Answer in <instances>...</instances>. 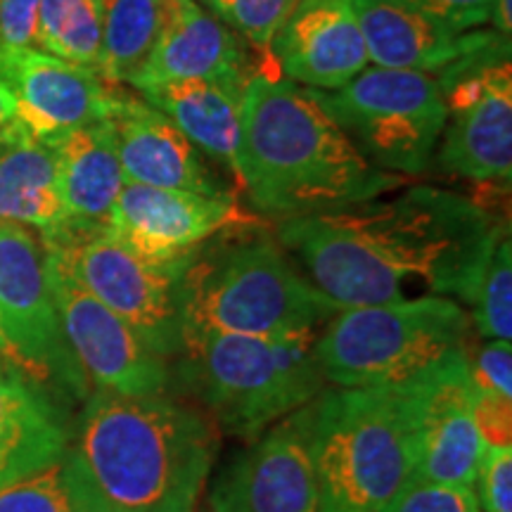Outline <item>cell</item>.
I'll use <instances>...</instances> for the list:
<instances>
[{
	"mask_svg": "<svg viewBox=\"0 0 512 512\" xmlns=\"http://www.w3.org/2000/svg\"><path fill=\"white\" fill-rule=\"evenodd\" d=\"M505 228L460 192L413 185L392 200L280 221L278 242L337 309L432 294L470 304Z\"/></svg>",
	"mask_w": 512,
	"mask_h": 512,
	"instance_id": "cell-1",
	"label": "cell"
},
{
	"mask_svg": "<svg viewBox=\"0 0 512 512\" xmlns=\"http://www.w3.org/2000/svg\"><path fill=\"white\" fill-rule=\"evenodd\" d=\"M235 176L249 200L278 219L361 204L406 185L368 162L311 88L261 69L242 100Z\"/></svg>",
	"mask_w": 512,
	"mask_h": 512,
	"instance_id": "cell-2",
	"label": "cell"
},
{
	"mask_svg": "<svg viewBox=\"0 0 512 512\" xmlns=\"http://www.w3.org/2000/svg\"><path fill=\"white\" fill-rule=\"evenodd\" d=\"M72 451L105 512H195L219 434L200 413L162 394L95 389Z\"/></svg>",
	"mask_w": 512,
	"mask_h": 512,
	"instance_id": "cell-3",
	"label": "cell"
},
{
	"mask_svg": "<svg viewBox=\"0 0 512 512\" xmlns=\"http://www.w3.org/2000/svg\"><path fill=\"white\" fill-rule=\"evenodd\" d=\"M183 342L202 332L242 337L318 335L339 311L294 268L285 247L254 226L230 228L192 256L181 283Z\"/></svg>",
	"mask_w": 512,
	"mask_h": 512,
	"instance_id": "cell-4",
	"label": "cell"
},
{
	"mask_svg": "<svg viewBox=\"0 0 512 512\" xmlns=\"http://www.w3.org/2000/svg\"><path fill=\"white\" fill-rule=\"evenodd\" d=\"M311 456L318 512H382L418 467L411 387L320 392L313 401Z\"/></svg>",
	"mask_w": 512,
	"mask_h": 512,
	"instance_id": "cell-5",
	"label": "cell"
},
{
	"mask_svg": "<svg viewBox=\"0 0 512 512\" xmlns=\"http://www.w3.org/2000/svg\"><path fill=\"white\" fill-rule=\"evenodd\" d=\"M472 320L460 302L418 297L339 309L313 342L325 382L339 389L396 387L465 354Z\"/></svg>",
	"mask_w": 512,
	"mask_h": 512,
	"instance_id": "cell-6",
	"label": "cell"
},
{
	"mask_svg": "<svg viewBox=\"0 0 512 512\" xmlns=\"http://www.w3.org/2000/svg\"><path fill=\"white\" fill-rule=\"evenodd\" d=\"M316 337L192 335L183 342L188 380L223 430L259 439L325 392Z\"/></svg>",
	"mask_w": 512,
	"mask_h": 512,
	"instance_id": "cell-7",
	"label": "cell"
},
{
	"mask_svg": "<svg viewBox=\"0 0 512 512\" xmlns=\"http://www.w3.org/2000/svg\"><path fill=\"white\" fill-rule=\"evenodd\" d=\"M313 95L377 169L403 178L432 169L446 126L437 76L370 64L347 86Z\"/></svg>",
	"mask_w": 512,
	"mask_h": 512,
	"instance_id": "cell-8",
	"label": "cell"
},
{
	"mask_svg": "<svg viewBox=\"0 0 512 512\" xmlns=\"http://www.w3.org/2000/svg\"><path fill=\"white\" fill-rule=\"evenodd\" d=\"M0 358L24 380L88 396L86 375L62 335L48 254L34 230L0 223Z\"/></svg>",
	"mask_w": 512,
	"mask_h": 512,
	"instance_id": "cell-9",
	"label": "cell"
},
{
	"mask_svg": "<svg viewBox=\"0 0 512 512\" xmlns=\"http://www.w3.org/2000/svg\"><path fill=\"white\" fill-rule=\"evenodd\" d=\"M43 242V240H41ZM79 283L162 358L183 354V273L192 259H140L110 230L43 242Z\"/></svg>",
	"mask_w": 512,
	"mask_h": 512,
	"instance_id": "cell-10",
	"label": "cell"
},
{
	"mask_svg": "<svg viewBox=\"0 0 512 512\" xmlns=\"http://www.w3.org/2000/svg\"><path fill=\"white\" fill-rule=\"evenodd\" d=\"M446 100V126L434 164L441 174L475 183L512 176L510 57H479L437 76Z\"/></svg>",
	"mask_w": 512,
	"mask_h": 512,
	"instance_id": "cell-11",
	"label": "cell"
},
{
	"mask_svg": "<svg viewBox=\"0 0 512 512\" xmlns=\"http://www.w3.org/2000/svg\"><path fill=\"white\" fill-rule=\"evenodd\" d=\"M48 280L62 335L95 389L121 396H159L169 384L166 361L48 252Z\"/></svg>",
	"mask_w": 512,
	"mask_h": 512,
	"instance_id": "cell-12",
	"label": "cell"
},
{
	"mask_svg": "<svg viewBox=\"0 0 512 512\" xmlns=\"http://www.w3.org/2000/svg\"><path fill=\"white\" fill-rule=\"evenodd\" d=\"M252 214L233 195L124 183L112 209L110 233L140 259L155 264L192 259L223 230L254 226Z\"/></svg>",
	"mask_w": 512,
	"mask_h": 512,
	"instance_id": "cell-13",
	"label": "cell"
},
{
	"mask_svg": "<svg viewBox=\"0 0 512 512\" xmlns=\"http://www.w3.org/2000/svg\"><path fill=\"white\" fill-rule=\"evenodd\" d=\"M311 422L313 401L268 427L221 472L209 512H318Z\"/></svg>",
	"mask_w": 512,
	"mask_h": 512,
	"instance_id": "cell-14",
	"label": "cell"
},
{
	"mask_svg": "<svg viewBox=\"0 0 512 512\" xmlns=\"http://www.w3.org/2000/svg\"><path fill=\"white\" fill-rule=\"evenodd\" d=\"M418 418V467L411 484L475 489L484 441L472 420L470 351L406 382Z\"/></svg>",
	"mask_w": 512,
	"mask_h": 512,
	"instance_id": "cell-15",
	"label": "cell"
},
{
	"mask_svg": "<svg viewBox=\"0 0 512 512\" xmlns=\"http://www.w3.org/2000/svg\"><path fill=\"white\" fill-rule=\"evenodd\" d=\"M0 79L15 98V121L43 143L105 121L117 93L93 69L38 48H0Z\"/></svg>",
	"mask_w": 512,
	"mask_h": 512,
	"instance_id": "cell-16",
	"label": "cell"
},
{
	"mask_svg": "<svg viewBox=\"0 0 512 512\" xmlns=\"http://www.w3.org/2000/svg\"><path fill=\"white\" fill-rule=\"evenodd\" d=\"M373 67L439 76L477 57H510V38L491 31L456 34L403 0H354Z\"/></svg>",
	"mask_w": 512,
	"mask_h": 512,
	"instance_id": "cell-17",
	"label": "cell"
},
{
	"mask_svg": "<svg viewBox=\"0 0 512 512\" xmlns=\"http://www.w3.org/2000/svg\"><path fill=\"white\" fill-rule=\"evenodd\" d=\"M254 53L256 50L238 31L211 15L197 0H162V29L157 48L133 93L185 79L230 81L247 86L261 69H275L273 60L254 57Z\"/></svg>",
	"mask_w": 512,
	"mask_h": 512,
	"instance_id": "cell-18",
	"label": "cell"
},
{
	"mask_svg": "<svg viewBox=\"0 0 512 512\" xmlns=\"http://www.w3.org/2000/svg\"><path fill=\"white\" fill-rule=\"evenodd\" d=\"M268 55L283 79L311 91H337L370 64L354 0H297Z\"/></svg>",
	"mask_w": 512,
	"mask_h": 512,
	"instance_id": "cell-19",
	"label": "cell"
},
{
	"mask_svg": "<svg viewBox=\"0 0 512 512\" xmlns=\"http://www.w3.org/2000/svg\"><path fill=\"white\" fill-rule=\"evenodd\" d=\"M114 143L126 183L188 190L200 195H230L209 169L207 159L157 107L117 88L110 117Z\"/></svg>",
	"mask_w": 512,
	"mask_h": 512,
	"instance_id": "cell-20",
	"label": "cell"
},
{
	"mask_svg": "<svg viewBox=\"0 0 512 512\" xmlns=\"http://www.w3.org/2000/svg\"><path fill=\"white\" fill-rule=\"evenodd\" d=\"M57 159L64 226L43 242L110 230L112 209L126 178L107 121L81 126L48 143Z\"/></svg>",
	"mask_w": 512,
	"mask_h": 512,
	"instance_id": "cell-21",
	"label": "cell"
},
{
	"mask_svg": "<svg viewBox=\"0 0 512 512\" xmlns=\"http://www.w3.org/2000/svg\"><path fill=\"white\" fill-rule=\"evenodd\" d=\"M67 451L62 413L43 387L0 375V489L60 463Z\"/></svg>",
	"mask_w": 512,
	"mask_h": 512,
	"instance_id": "cell-22",
	"label": "cell"
},
{
	"mask_svg": "<svg viewBox=\"0 0 512 512\" xmlns=\"http://www.w3.org/2000/svg\"><path fill=\"white\" fill-rule=\"evenodd\" d=\"M247 86L230 81L185 79L138 93L166 114L204 157L235 174L242 136V100Z\"/></svg>",
	"mask_w": 512,
	"mask_h": 512,
	"instance_id": "cell-23",
	"label": "cell"
},
{
	"mask_svg": "<svg viewBox=\"0 0 512 512\" xmlns=\"http://www.w3.org/2000/svg\"><path fill=\"white\" fill-rule=\"evenodd\" d=\"M0 223L34 230L41 240L64 226L53 147L15 119L5 126L0 150Z\"/></svg>",
	"mask_w": 512,
	"mask_h": 512,
	"instance_id": "cell-24",
	"label": "cell"
},
{
	"mask_svg": "<svg viewBox=\"0 0 512 512\" xmlns=\"http://www.w3.org/2000/svg\"><path fill=\"white\" fill-rule=\"evenodd\" d=\"M159 29L162 0H102V79L133 91L155 53Z\"/></svg>",
	"mask_w": 512,
	"mask_h": 512,
	"instance_id": "cell-25",
	"label": "cell"
},
{
	"mask_svg": "<svg viewBox=\"0 0 512 512\" xmlns=\"http://www.w3.org/2000/svg\"><path fill=\"white\" fill-rule=\"evenodd\" d=\"M36 48L100 74L102 0H41Z\"/></svg>",
	"mask_w": 512,
	"mask_h": 512,
	"instance_id": "cell-26",
	"label": "cell"
},
{
	"mask_svg": "<svg viewBox=\"0 0 512 512\" xmlns=\"http://www.w3.org/2000/svg\"><path fill=\"white\" fill-rule=\"evenodd\" d=\"M0 512H105L69 448L60 463L0 489Z\"/></svg>",
	"mask_w": 512,
	"mask_h": 512,
	"instance_id": "cell-27",
	"label": "cell"
},
{
	"mask_svg": "<svg viewBox=\"0 0 512 512\" xmlns=\"http://www.w3.org/2000/svg\"><path fill=\"white\" fill-rule=\"evenodd\" d=\"M470 320L486 339L512 337V245L510 228L498 235L486 261L475 294L470 299Z\"/></svg>",
	"mask_w": 512,
	"mask_h": 512,
	"instance_id": "cell-28",
	"label": "cell"
},
{
	"mask_svg": "<svg viewBox=\"0 0 512 512\" xmlns=\"http://www.w3.org/2000/svg\"><path fill=\"white\" fill-rule=\"evenodd\" d=\"M294 5L297 0H207L204 8L230 29L238 31L259 57L271 60L268 50H271L275 31L280 29Z\"/></svg>",
	"mask_w": 512,
	"mask_h": 512,
	"instance_id": "cell-29",
	"label": "cell"
},
{
	"mask_svg": "<svg viewBox=\"0 0 512 512\" xmlns=\"http://www.w3.org/2000/svg\"><path fill=\"white\" fill-rule=\"evenodd\" d=\"M475 486L482 512H512V446H484Z\"/></svg>",
	"mask_w": 512,
	"mask_h": 512,
	"instance_id": "cell-30",
	"label": "cell"
},
{
	"mask_svg": "<svg viewBox=\"0 0 512 512\" xmlns=\"http://www.w3.org/2000/svg\"><path fill=\"white\" fill-rule=\"evenodd\" d=\"M382 512H482L475 489L408 484Z\"/></svg>",
	"mask_w": 512,
	"mask_h": 512,
	"instance_id": "cell-31",
	"label": "cell"
},
{
	"mask_svg": "<svg viewBox=\"0 0 512 512\" xmlns=\"http://www.w3.org/2000/svg\"><path fill=\"white\" fill-rule=\"evenodd\" d=\"M413 10L437 19L456 34L477 31L491 22L496 0H403Z\"/></svg>",
	"mask_w": 512,
	"mask_h": 512,
	"instance_id": "cell-32",
	"label": "cell"
},
{
	"mask_svg": "<svg viewBox=\"0 0 512 512\" xmlns=\"http://www.w3.org/2000/svg\"><path fill=\"white\" fill-rule=\"evenodd\" d=\"M472 420L484 446H512V399L475 387Z\"/></svg>",
	"mask_w": 512,
	"mask_h": 512,
	"instance_id": "cell-33",
	"label": "cell"
},
{
	"mask_svg": "<svg viewBox=\"0 0 512 512\" xmlns=\"http://www.w3.org/2000/svg\"><path fill=\"white\" fill-rule=\"evenodd\" d=\"M470 375L477 389L512 396V347L508 339H491L470 356Z\"/></svg>",
	"mask_w": 512,
	"mask_h": 512,
	"instance_id": "cell-34",
	"label": "cell"
},
{
	"mask_svg": "<svg viewBox=\"0 0 512 512\" xmlns=\"http://www.w3.org/2000/svg\"><path fill=\"white\" fill-rule=\"evenodd\" d=\"M41 0H0V48H36Z\"/></svg>",
	"mask_w": 512,
	"mask_h": 512,
	"instance_id": "cell-35",
	"label": "cell"
},
{
	"mask_svg": "<svg viewBox=\"0 0 512 512\" xmlns=\"http://www.w3.org/2000/svg\"><path fill=\"white\" fill-rule=\"evenodd\" d=\"M510 3L512 0H496L494 12H491V27H494L496 34L510 38L512 31V15H510Z\"/></svg>",
	"mask_w": 512,
	"mask_h": 512,
	"instance_id": "cell-36",
	"label": "cell"
},
{
	"mask_svg": "<svg viewBox=\"0 0 512 512\" xmlns=\"http://www.w3.org/2000/svg\"><path fill=\"white\" fill-rule=\"evenodd\" d=\"M15 119V98H12L8 83L0 79V128Z\"/></svg>",
	"mask_w": 512,
	"mask_h": 512,
	"instance_id": "cell-37",
	"label": "cell"
},
{
	"mask_svg": "<svg viewBox=\"0 0 512 512\" xmlns=\"http://www.w3.org/2000/svg\"><path fill=\"white\" fill-rule=\"evenodd\" d=\"M3 143H5V126L0 128V150H3Z\"/></svg>",
	"mask_w": 512,
	"mask_h": 512,
	"instance_id": "cell-38",
	"label": "cell"
},
{
	"mask_svg": "<svg viewBox=\"0 0 512 512\" xmlns=\"http://www.w3.org/2000/svg\"><path fill=\"white\" fill-rule=\"evenodd\" d=\"M5 373V368H3V358H0V375Z\"/></svg>",
	"mask_w": 512,
	"mask_h": 512,
	"instance_id": "cell-39",
	"label": "cell"
},
{
	"mask_svg": "<svg viewBox=\"0 0 512 512\" xmlns=\"http://www.w3.org/2000/svg\"><path fill=\"white\" fill-rule=\"evenodd\" d=\"M197 3H200V5H207V0H197Z\"/></svg>",
	"mask_w": 512,
	"mask_h": 512,
	"instance_id": "cell-40",
	"label": "cell"
}]
</instances>
